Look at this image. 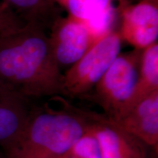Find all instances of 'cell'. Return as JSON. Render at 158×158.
<instances>
[{
  "label": "cell",
  "instance_id": "1",
  "mask_svg": "<svg viewBox=\"0 0 158 158\" xmlns=\"http://www.w3.org/2000/svg\"><path fill=\"white\" fill-rule=\"evenodd\" d=\"M62 81L46 31L26 23L0 35V81L29 98L62 96Z\"/></svg>",
  "mask_w": 158,
  "mask_h": 158
},
{
  "label": "cell",
  "instance_id": "2",
  "mask_svg": "<svg viewBox=\"0 0 158 158\" xmlns=\"http://www.w3.org/2000/svg\"><path fill=\"white\" fill-rule=\"evenodd\" d=\"M62 101L60 109H31L19 138L3 149L6 158H62L68 152L87 131L90 111Z\"/></svg>",
  "mask_w": 158,
  "mask_h": 158
},
{
  "label": "cell",
  "instance_id": "3",
  "mask_svg": "<svg viewBox=\"0 0 158 158\" xmlns=\"http://www.w3.org/2000/svg\"><path fill=\"white\" fill-rule=\"evenodd\" d=\"M142 51L135 49L118 55L89 97L102 108L105 115L115 121L133 107Z\"/></svg>",
  "mask_w": 158,
  "mask_h": 158
},
{
  "label": "cell",
  "instance_id": "4",
  "mask_svg": "<svg viewBox=\"0 0 158 158\" xmlns=\"http://www.w3.org/2000/svg\"><path fill=\"white\" fill-rule=\"evenodd\" d=\"M122 39L114 31L91 47L78 62L63 74L62 95L87 98L120 54Z\"/></svg>",
  "mask_w": 158,
  "mask_h": 158
},
{
  "label": "cell",
  "instance_id": "5",
  "mask_svg": "<svg viewBox=\"0 0 158 158\" xmlns=\"http://www.w3.org/2000/svg\"><path fill=\"white\" fill-rule=\"evenodd\" d=\"M89 129L102 158H151L149 147L104 114L90 111Z\"/></svg>",
  "mask_w": 158,
  "mask_h": 158
},
{
  "label": "cell",
  "instance_id": "6",
  "mask_svg": "<svg viewBox=\"0 0 158 158\" xmlns=\"http://www.w3.org/2000/svg\"><path fill=\"white\" fill-rule=\"evenodd\" d=\"M49 32L51 51L60 69L76 64L95 44L85 23L71 15L59 19Z\"/></svg>",
  "mask_w": 158,
  "mask_h": 158
},
{
  "label": "cell",
  "instance_id": "7",
  "mask_svg": "<svg viewBox=\"0 0 158 158\" xmlns=\"http://www.w3.org/2000/svg\"><path fill=\"white\" fill-rule=\"evenodd\" d=\"M122 25L118 31L122 40L143 50L158 38V0H138L121 8Z\"/></svg>",
  "mask_w": 158,
  "mask_h": 158
},
{
  "label": "cell",
  "instance_id": "8",
  "mask_svg": "<svg viewBox=\"0 0 158 158\" xmlns=\"http://www.w3.org/2000/svg\"><path fill=\"white\" fill-rule=\"evenodd\" d=\"M28 98L0 81V146L4 149L23 131L31 109Z\"/></svg>",
  "mask_w": 158,
  "mask_h": 158
},
{
  "label": "cell",
  "instance_id": "9",
  "mask_svg": "<svg viewBox=\"0 0 158 158\" xmlns=\"http://www.w3.org/2000/svg\"><path fill=\"white\" fill-rule=\"evenodd\" d=\"M128 133L157 151L158 90L139 101L125 116L116 121Z\"/></svg>",
  "mask_w": 158,
  "mask_h": 158
},
{
  "label": "cell",
  "instance_id": "10",
  "mask_svg": "<svg viewBox=\"0 0 158 158\" xmlns=\"http://www.w3.org/2000/svg\"><path fill=\"white\" fill-rule=\"evenodd\" d=\"M25 23L50 31L62 18L61 10L53 0H2Z\"/></svg>",
  "mask_w": 158,
  "mask_h": 158
},
{
  "label": "cell",
  "instance_id": "11",
  "mask_svg": "<svg viewBox=\"0 0 158 158\" xmlns=\"http://www.w3.org/2000/svg\"><path fill=\"white\" fill-rule=\"evenodd\" d=\"M157 90H158V43H155L142 51L139 81L132 108L144 98Z\"/></svg>",
  "mask_w": 158,
  "mask_h": 158
},
{
  "label": "cell",
  "instance_id": "12",
  "mask_svg": "<svg viewBox=\"0 0 158 158\" xmlns=\"http://www.w3.org/2000/svg\"><path fill=\"white\" fill-rule=\"evenodd\" d=\"M115 0H67L70 15L85 21L106 11Z\"/></svg>",
  "mask_w": 158,
  "mask_h": 158
},
{
  "label": "cell",
  "instance_id": "13",
  "mask_svg": "<svg viewBox=\"0 0 158 158\" xmlns=\"http://www.w3.org/2000/svg\"><path fill=\"white\" fill-rule=\"evenodd\" d=\"M62 158H102L95 137L89 129Z\"/></svg>",
  "mask_w": 158,
  "mask_h": 158
},
{
  "label": "cell",
  "instance_id": "14",
  "mask_svg": "<svg viewBox=\"0 0 158 158\" xmlns=\"http://www.w3.org/2000/svg\"><path fill=\"white\" fill-rule=\"evenodd\" d=\"M26 23L2 0H0V35L21 29Z\"/></svg>",
  "mask_w": 158,
  "mask_h": 158
},
{
  "label": "cell",
  "instance_id": "15",
  "mask_svg": "<svg viewBox=\"0 0 158 158\" xmlns=\"http://www.w3.org/2000/svg\"><path fill=\"white\" fill-rule=\"evenodd\" d=\"M0 158H6V157H5V155H4V154L2 155V154L0 153Z\"/></svg>",
  "mask_w": 158,
  "mask_h": 158
}]
</instances>
